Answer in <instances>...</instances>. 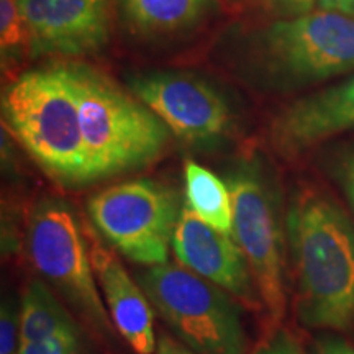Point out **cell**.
Instances as JSON below:
<instances>
[{
  "mask_svg": "<svg viewBox=\"0 0 354 354\" xmlns=\"http://www.w3.org/2000/svg\"><path fill=\"white\" fill-rule=\"evenodd\" d=\"M73 331H77L76 323L66 308L43 281L33 279L26 286L20 302L21 343L39 342L50 336Z\"/></svg>",
  "mask_w": 354,
  "mask_h": 354,
  "instance_id": "obj_15",
  "label": "cell"
},
{
  "mask_svg": "<svg viewBox=\"0 0 354 354\" xmlns=\"http://www.w3.org/2000/svg\"><path fill=\"white\" fill-rule=\"evenodd\" d=\"M135 95L165 125L187 141H209L228 127L227 104L210 86L177 74L135 77Z\"/></svg>",
  "mask_w": 354,
  "mask_h": 354,
  "instance_id": "obj_9",
  "label": "cell"
},
{
  "mask_svg": "<svg viewBox=\"0 0 354 354\" xmlns=\"http://www.w3.org/2000/svg\"><path fill=\"white\" fill-rule=\"evenodd\" d=\"M312 354H354V348L336 336H322L313 344Z\"/></svg>",
  "mask_w": 354,
  "mask_h": 354,
  "instance_id": "obj_22",
  "label": "cell"
},
{
  "mask_svg": "<svg viewBox=\"0 0 354 354\" xmlns=\"http://www.w3.org/2000/svg\"><path fill=\"white\" fill-rule=\"evenodd\" d=\"M73 71L87 184L154 161L169 138L165 123L100 74L82 68Z\"/></svg>",
  "mask_w": 354,
  "mask_h": 354,
  "instance_id": "obj_3",
  "label": "cell"
},
{
  "mask_svg": "<svg viewBox=\"0 0 354 354\" xmlns=\"http://www.w3.org/2000/svg\"><path fill=\"white\" fill-rule=\"evenodd\" d=\"M107 0H46V19L32 48L39 53L86 55L107 41Z\"/></svg>",
  "mask_w": 354,
  "mask_h": 354,
  "instance_id": "obj_13",
  "label": "cell"
},
{
  "mask_svg": "<svg viewBox=\"0 0 354 354\" xmlns=\"http://www.w3.org/2000/svg\"><path fill=\"white\" fill-rule=\"evenodd\" d=\"M205 0H125L127 10L146 30H174L192 21Z\"/></svg>",
  "mask_w": 354,
  "mask_h": 354,
  "instance_id": "obj_16",
  "label": "cell"
},
{
  "mask_svg": "<svg viewBox=\"0 0 354 354\" xmlns=\"http://www.w3.org/2000/svg\"><path fill=\"white\" fill-rule=\"evenodd\" d=\"M3 125L51 179L87 184L76 84L73 68L30 71L2 97Z\"/></svg>",
  "mask_w": 354,
  "mask_h": 354,
  "instance_id": "obj_2",
  "label": "cell"
},
{
  "mask_svg": "<svg viewBox=\"0 0 354 354\" xmlns=\"http://www.w3.org/2000/svg\"><path fill=\"white\" fill-rule=\"evenodd\" d=\"M286 234L295 277V310L308 328L354 325V221L317 190L294 197Z\"/></svg>",
  "mask_w": 354,
  "mask_h": 354,
  "instance_id": "obj_1",
  "label": "cell"
},
{
  "mask_svg": "<svg viewBox=\"0 0 354 354\" xmlns=\"http://www.w3.org/2000/svg\"><path fill=\"white\" fill-rule=\"evenodd\" d=\"M269 59L290 77L320 81L354 71V19L310 12L274 24L264 35Z\"/></svg>",
  "mask_w": 354,
  "mask_h": 354,
  "instance_id": "obj_8",
  "label": "cell"
},
{
  "mask_svg": "<svg viewBox=\"0 0 354 354\" xmlns=\"http://www.w3.org/2000/svg\"><path fill=\"white\" fill-rule=\"evenodd\" d=\"M138 282L159 317L194 353L246 354L240 307L228 292L183 264L146 268Z\"/></svg>",
  "mask_w": 354,
  "mask_h": 354,
  "instance_id": "obj_4",
  "label": "cell"
},
{
  "mask_svg": "<svg viewBox=\"0 0 354 354\" xmlns=\"http://www.w3.org/2000/svg\"><path fill=\"white\" fill-rule=\"evenodd\" d=\"M185 207L221 233L232 234L233 201L225 180L196 161H185Z\"/></svg>",
  "mask_w": 354,
  "mask_h": 354,
  "instance_id": "obj_14",
  "label": "cell"
},
{
  "mask_svg": "<svg viewBox=\"0 0 354 354\" xmlns=\"http://www.w3.org/2000/svg\"><path fill=\"white\" fill-rule=\"evenodd\" d=\"M33 268L102 335L112 318L100 297L86 228L68 203L44 198L35 207L26 232Z\"/></svg>",
  "mask_w": 354,
  "mask_h": 354,
  "instance_id": "obj_5",
  "label": "cell"
},
{
  "mask_svg": "<svg viewBox=\"0 0 354 354\" xmlns=\"http://www.w3.org/2000/svg\"><path fill=\"white\" fill-rule=\"evenodd\" d=\"M354 130V76L286 109L272 125V140L284 154H299L323 140Z\"/></svg>",
  "mask_w": 354,
  "mask_h": 354,
  "instance_id": "obj_12",
  "label": "cell"
},
{
  "mask_svg": "<svg viewBox=\"0 0 354 354\" xmlns=\"http://www.w3.org/2000/svg\"><path fill=\"white\" fill-rule=\"evenodd\" d=\"M19 354H84L79 331L59 333L39 342L21 343Z\"/></svg>",
  "mask_w": 354,
  "mask_h": 354,
  "instance_id": "obj_19",
  "label": "cell"
},
{
  "mask_svg": "<svg viewBox=\"0 0 354 354\" xmlns=\"http://www.w3.org/2000/svg\"><path fill=\"white\" fill-rule=\"evenodd\" d=\"M156 354H197L189 349L184 343L177 342L169 335H161L158 339Z\"/></svg>",
  "mask_w": 354,
  "mask_h": 354,
  "instance_id": "obj_24",
  "label": "cell"
},
{
  "mask_svg": "<svg viewBox=\"0 0 354 354\" xmlns=\"http://www.w3.org/2000/svg\"><path fill=\"white\" fill-rule=\"evenodd\" d=\"M92 223L113 250L146 268L166 264L180 212L176 194L151 179L97 192L87 203Z\"/></svg>",
  "mask_w": 354,
  "mask_h": 354,
  "instance_id": "obj_6",
  "label": "cell"
},
{
  "mask_svg": "<svg viewBox=\"0 0 354 354\" xmlns=\"http://www.w3.org/2000/svg\"><path fill=\"white\" fill-rule=\"evenodd\" d=\"M339 177H342V185L348 197L349 205L354 210V149L344 159L342 171H339Z\"/></svg>",
  "mask_w": 354,
  "mask_h": 354,
  "instance_id": "obj_23",
  "label": "cell"
},
{
  "mask_svg": "<svg viewBox=\"0 0 354 354\" xmlns=\"http://www.w3.org/2000/svg\"><path fill=\"white\" fill-rule=\"evenodd\" d=\"M317 7L323 12L342 13L354 19V0H318Z\"/></svg>",
  "mask_w": 354,
  "mask_h": 354,
  "instance_id": "obj_25",
  "label": "cell"
},
{
  "mask_svg": "<svg viewBox=\"0 0 354 354\" xmlns=\"http://www.w3.org/2000/svg\"><path fill=\"white\" fill-rule=\"evenodd\" d=\"M20 343V304L7 299L0 312V354H19Z\"/></svg>",
  "mask_w": 354,
  "mask_h": 354,
  "instance_id": "obj_18",
  "label": "cell"
},
{
  "mask_svg": "<svg viewBox=\"0 0 354 354\" xmlns=\"http://www.w3.org/2000/svg\"><path fill=\"white\" fill-rule=\"evenodd\" d=\"M172 251L180 264L234 300L253 310L263 307L250 266L232 234L210 227L185 205L172 236Z\"/></svg>",
  "mask_w": 354,
  "mask_h": 354,
  "instance_id": "obj_10",
  "label": "cell"
},
{
  "mask_svg": "<svg viewBox=\"0 0 354 354\" xmlns=\"http://www.w3.org/2000/svg\"><path fill=\"white\" fill-rule=\"evenodd\" d=\"M32 46L28 28L21 15L19 0H0V46L2 53Z\"/></svg>",
  "mask_w": 354,
  "mask_h": 354,
  "instance_id": "obj_17",
  "label": "cell"
},
{
  "mask_svg": "<svg viewBox=\"0 0 354 354\" xmlns=\"http://www.w3.org/2000/svg\"><path fill=\"white\" fill-rule=\"evenodd\" d=\"M268 2L274 10L284 15L286 19H294V17L313 12L318 0H268Z\"/></svg>",
  "mask_w": 354,
  "mask_h": 354,
  "instance_id": "obj_21",
  "label": "cell"
},
{
  "mask_svg": "<svg viewBox=\"0 0 354 354\" xmlns=\"http://www.w3.org/2000/svg\"><path fill=\"white\" fill-rule=\"evenodd\" d=\"M233 201L232 236L245 256L269 320L286 313L284 230L271 180L253 162L233 167L225 180Z\"/></svg>",
  "mask_w": 354,
  "mask_h": 354,
  "instance_id": "obj_7",
  "label": "cell"
},
{
  "mask_svg": "<svg viewBox=\"0 0 354 354\" xmlns=\"http://www.w3.org/2000/svg\"><path fill=\"white\" fill-rule=\"evenodd\" d=\"M253 354H305V351L294 333L286 328H274Z\"/></svg>",
  "mask_w": 354,
  "mask_h": 354,
  "instance_id": "obj_20",
  "label": "cell"
},
{
  "mask_svg": "<svg viewBox=\"0 0 354 354\" xmlns=\"http://www.w3.org/2000/svg\"><path fill=\"white\" fill-rule=\"evenodd\" d=\"M88 243L92 266L113 328L136 354L156 353L153 305L143 289L128 276L117 253L102 245L92 232H88Z\"/></svg>",
  "mask_w": 354,
  "mask_h": 354,
  "instance_id": "obj_11",
  "label": "cell"
}]
</instances>
